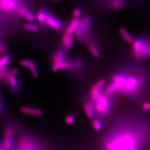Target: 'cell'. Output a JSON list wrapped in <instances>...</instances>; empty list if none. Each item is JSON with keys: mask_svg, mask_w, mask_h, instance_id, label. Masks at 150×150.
Instances as JSON below:
<instances>
[{"mask_svg": "<svg viewBox=\"0 0 150 150\" xmlns=\"http://www.w3.org/2000/svg\"><path fill=\"white\" fill-rule=\"evenodd\" d=\"M132 52L137 59L145 60L150 58V41L144 37H138L132 43Z\"/></svg>", "mask_w": 150, "mask_h": 150, "instance_id": "cell-1", "label": "cell"}, {"mask_svg": "<svg viewBox=\"0 0 150 150\" xmlns=\"http://www.w3.org/2000/svg\"><path fill=\"white\" fill-rule=\"evenodd\" d=\"M129 136H123L107 145L108 150H137L136 141Z\"/></svg>", "mask_w": 150, "mask_h": 150, "instance_id": "cell-2", "label": "cell"}, {"mask_svg": "<svg viewBox=\"0 0 150 150\" xmlns=\"http://www.w3.org/2000/svg\"><path fill=\"white\" fill-rule=\"evenodd\" d=\"M91 100L95 105H93L95 108L96 112L101 115H105L109 108V101L106 96L101 94L100 92L96 95H90Z\"/></svg>", "mask_w": 150, "mask_h": 150, "instance_id": "cell-3", "label": "cell"}, {"mask_svg": "<svg viewBox=\"0 0 150 150\" xmlns=\"http://www.w3.org/2000/svg\"><path fill=\"white\" fill-rule=\"evenodd\" d=\"M112 83L108 86L106 92L108 95H112L118 90H120L126 81V77L120 74H116L112 77Z\"/></svg>", "mask_w": 150, "mask_h": 150, "instance_id": "cell-4", "label": "cell"}, {"mask_svg": "<svg viewBox=\"0 0 150 150\" xmlns=\"http://www.w3.org/2000/svg\"><path fill=\"white\" fill-rule=\"evenodd\" d=\"M91 26L90 18H86L79 21V25L75 33L79 38L84 39L86 37V33L89 30Z\"/></svg>", "mask_w": 150, "mask_h": 150, "instance_id": "cell-5", "label": "cell"}, {"mask_svg": "<svg viewBox=\"0 0 150 150\" xmlns=\"http://www.w3.org/2000/svg\"><path fill=\"white\" fill-rule=\"evenodd\" d=\"M53 71H57L59 70L74 71L76 70L75 62L64 60L58 63H54L52 66Z\"/></svg>", "mask_w": 150, "mask_h": 150, "instance_id": "cell-6", "label": "cell"}, {"mask_svg": "<svg viewBox=\"0 0 150 150\" xmlns=\"http://www.w3.org/2000/svg\"><path fill=\"white\" fill-rule=\"evenodd\" d=\"M137 80L135 77H131L128 79H126L124 86L120 89L124 93L129 94L136 91L139 86Z\"/></svg>", "mask_w": 150, "mask_h": 150, "instance_id": "cell-7", "label": "cell"}, {"mask_svg": "<svg viewBox=\"0 0 150 150\" xmlns=\"http://www.w3.org/2000/svg\"><path fill=\"white\" fill-rule=\"evenodd\" d=\"M15 130L13 126H9L6 128L4 132V147L6 150L10 149L11 146L12 139L14 134Z\"/></svg>", "mask_w": 150, "mask_h": 150, "instance_id": "cell-8", "label": "cell"}, {"mask_svg": "<svg viewBox=\"0 0 150 150\" xmlns=\"http://www.w3.org/2000/svg\"><path fill=\"white\" fill-rule=\"evenodd\" d=\"M45 21L48 26H49L54 30H60L62 28V23L59 21V20L56 18L54 16L51 15L49 14H47Z\"/></svg>", "mask_w": 150, "mask_h": 150, "instance_id": "cell-9", "label": "cell"}, {"mask_svg": "<svg viewBox=\"0 0 150 150\" xmlns=\"http://www.w3.org/2000/svg\"><path fill=\"white\" fill-rule=\"evenodd\" d=\"M17 6L16 0H10L7 1H0V9L4 12H10L14 10Z\"/></svg>", "mask_w": 150, "mask_h": 150, "instance_id": "cell-10", "label": "cell"}, {"mask_svg": "<svg viewBox=\"0 0 150 150\" xmlns=\"http://www.w3.org/2000/svg\"><path fill=\"white\" fill-rule=\"evenodd\" d=\"M8 83L10 90L14 94H17L20 92L21 89L20 83L15 76H12L9 79Z\"/></svg>", "mask_w": 150, "mask_h": 150, "instance_id": "cell-11", "label": "cell"}, {"mask_svg": "<svg viewBox=\"0 0 150 150\" xmlns=\"http://www.w3.org/2000/svg\"><path fill=\"white\" fill-rule=\"evenodd\" d=\"M79 21L78 18H75L71 21L67 28L65 34L68 35H72L75 33L79 25Z\"/></svg>", "mask_w": 150, "mask_h": 150, "instance_id": "cell-12", "label": "cell"}, {"mask_svg": "<svg viewBox=\"0 0 150 150\" xmlns=\"http://www.w3.org/2000/svg\"><path fill=\"white\" fill-rule=\"evenodd\" d=\"M62 45L66 49H70L74 43V38L72 35L64 34L62 38Z\"/></svg>", "mask_w": 150, "mask_h": 150, "instance_id": "cell-13", "label": "cell"}, {"mask_svg": "<svg viewBox=\"0 0 150 150\" xmlns=\"http://www.w3.org/2000/svg\"><path fill=\"white\" fill-rule=\"evenodd\" d=\"M18 13L19 14L22 16L23 18H26L29 21H33L35 20V17L29 10L26 9L21 8L18 10Z\"/></svg>", "mask_w": 150, "mask_h": 150, "instance_id": "cell-14", "label": "cell"}, {"mask_svg": "<svg viewBox=\"0 0 150 150\" xmlns=\"http://www.w3.org/2000/svg\"><path fill=\"white\" fill-rule=\"evenodd\" d=\"M66 57V54L65 51L62 49L59 50L56 52L53 58V64L58 63L61 61H64L65 60Z\"/></svg>", "mask_w": 150, "mask_h": 150, "instance_id": "cell-15", "label": "cell"}, {"mask_svg": "<svg viewBox=\"0 0 150 150\" xmlns=\"http://www.w3.org/2000/svg\"><path fill=\"white\" fill-rule=\"evenodd\" d=\"M105 83H106V82H105V80L104 79L100 80L97 82L92 87L91 91V95H96V94L99 93L101 89L104 87Z\"/></svg>", "mask_w": 150, "mask_h": 150, "instance_id": "cell-16", "label": "cell"}, {"mask_svg": "<svg viewBox=\"0 0 150 150\" xmlns=\"http://www.w3.org/2000/svg\"><path fill=\"white\" fill-rule=\"evenodd\" d=\"M119 32L121 36L124 38L125 40H126L129 44H132L135 38H134L132 35L130 34L127 30L122 28L119 29Z\"/></svg>", "mask_w": 150, "mask_h": 150, "instance_id": "cell-17", "label": "cell"}, {"mask_svg": "<svg viewBox=\"0 0 150 150\" xmlns=\"http://www.w3.org/2000/svg\"><path fill=\"white\" fill-rule=\"evenodd\" d=\"M110 6L114 10H121L125 7V2L124 0H111Z\"/></svg>", "mask_w": 150, "mask_h": 150, "instance_id": "cell-18", "label": "cell"}, {"mask_svg": "<svg viewBox=\"0 0 150 150\" xmlns=\"http://www.w3.org/2000/svg\"><path fill=\"white\" fill-rule=\"evenodd\" d=\"M84 109L87 117L89 119H92L94 116L93 104L91 103L90 102L87 103L84 106Z\"/></svg>", "mask_w": 150, "mask_h": 150, "instance_id": "cell-19", "label": "cell"}, {"mask_svg": "<svg viewBox=\"0 0 150 150\" xmlns=\"http://www.w3.org/2000/svg\"><path fill=\"white\" fill-rule=\"evenodd\" d=\"M19 73L18 69L16 68L11 69V71H9L7 74L3 77V83L4 85H7L9 82V80L10 77L12 76H16Z\"/></svg>", "mask_w": 150, "mask_h": 150, "instance_id": "cell-20", "label": "cell"}, {"mask_svg": "<svg viewBox=\"0 0 150 150\" xmlns=\"http://www.w3.org/2000/svg\"><path fill=\"white\" fill-rule=\"evenodd\" d=\"M88 49L91 54L94 57H99L101 53L96 44L94 43H91L88 45Z\"/></svg>", "mask_w": 150, "mask_h": 150, "instance_id": "cell-21", "label": "cell"}, {"mask_svg": "<svg viewBox=\"0 0 150 150\" xmlns=\"http://www.w3.org/2000/svg\"><path fill=\"white\" fill-rule=\"evenodd\" d=\"M10 57L6 55H3L0 57V68L7 67L10 62Z\"/></svg>", "mask_w": 150, "mask_h": 150, "instance_id": "cell-22", "label": "cell"}, {"mask_svg": "<svg viewBox=\"0 0 150 150\" xmlns=\"http://www.w3.org/2000/svg\"><path fill=\"white\" fill-rule=\"evenodd\" d=\"M92 125L94 129L97 131H99L102 129V123L101 120L98 118L93 119L92 122Z\"/></svg>", "mask_w": 150, "mask_h": 150, "instance_id": "cell-23", "label": "cell"}, {"mask_svg": "<svg viewBox=\"0 0 150 150\" xmlns=\"http://www.w3.org/2000/svg\"><path fill=\"white\" fill-rule=\"evenodd\" d=\"M76 117L74 114H69L65 117V121L68 125H72L76 121Z\"/></svg>", "mask_w": 150, "mask_h": 150, "instance_id": "cell-24", "label": "cell"}, {"mask_svg": "<svg viewBox=\"0 0 150 150\" xmlns=\"http://www.w3.org/2000/svg\"><path fill=\"white\" fill-rule=\"evenodd\" d=\"M24 28L26 30L28 31L32 32H36L38 30V27L35 24H31V23H27L25 24Z\"/></svg>", "mask_w": 150, "mask_h": 150, "instance_id": "cell-25", "label": "cell"}, {"mask_svg": "<svg viewBox=\"0 0 150 150\" xmlns=\"http://www.w3.org/2000/svg\"><path fill=\"white\" fill-rule=\"evenodd\" d=\"M47 13L44 11H41L38 13L37 15V18L38 21L40 22L45 21L47 16Z\"/></svg>", "mask_w": 150, "mask_h": 150, "instance_id": "cell-26", "label": "cell"}, {"mask_svg": "<svg viewBox=\"0 0 150 150\" xmlns=\"http://www.w3.org/2000/svg\"><path fill=\"white\" fill-rule=\"evenodd\" d=\"M20 64L23 67H26V68H30L33 66L35 65V63L33 61H31L30 60H22L20 61Z\"/></svg>", "mask_w": 150, "mask_h": 150, "instance_id": "cell-27", "label": "cell"}, {"mask_svg": "<svg viewBox=\"0 0 150 150\" xmlns=\"http://www.w3.org/2000/svg\"><path fill=\"white\" fill-rule=\"evenodd\" d=\"M30 69V71H31V74L34 78H37L39 77L38 72L37 71V68L36 67L35 65L33 66Z\"/></svg>", "mask_w": 150, "mask_h": 150, "instance_id": "cell-28", "label": "cell"}, {"mask_svg": "<svg viewBox=\"0 0 150 150\" xmlns=\"http://www.w3.org/2000/svg\"><path fill=\"white\" fill-rule=\"evenodd\" d=\"M31 115L36 116H41L43 115V112L39 109H31Z\"/></svg>", "mask_w": 150, "mask_h": 150, "instance_id": "cell-29", "label": "cell"}, {"mask_svg": "<svg viewBox=\"0 0 150 150\" xmlns=\"http://www.w3.org/2000/svg\"><path fill=\"white\" fill-rule=\"evenodd\" d=\"M7 67L0 68V78H3L9 71Z\"/></svg>", "mask_w": 150, "mask_h": 150, "instance_id": "cell-30", "label": "cell"}, {"mask_svg": "<svg viewBox=\"0 0 150 150\" xmlns=\"http://www.w3.org/2000/svg\"><path fill=\"white\" fill-rule=\"evenodd\" d=\"M20 111L21 113L26 114V115H31V109L27 108L26 106H23L20 108Z\"/></svg>", "mask_w": 150, "mask_h": 150, "instance_id": "cell-31", "label": "cell"}, {"mask_svg": "<svg viewBox=\"0 0 150 150\" xmlns=\"http://www.w3.org/2000/svg\"><path fill=\"white\" fill-rule=\"evenodd\" d=\"M81 13H82V12L80 9H76L73 11V15L75 18H78L79 17H81Z\"/></svg>", "mask_w": 150, "mask_h": 150, "instance_id": "cell-32", "label": "cell"}, {"mask_svg": "<svg viewBox=\"0 0 150 150\" xmlns=\"http://www.w3.org/2000/svg\"><path fill=\"white\" fill-rule=\"evenodd\" d=\"M143 110L145 112H148L150 111V103L149 102H146L143 104Z\"/></svg>", "mask_w": 150, "mask_h": 150, "instance_id": "cell-33", "label": "cell"}, {"mask_svg": "<svg viewBox=\"0 0 150 150\" xmlns=\"http://www.w3.org/2000/svg\"><path fill=\"white\" fill-rule=\"evenodd\" d=\"M6 51L5 46L3 43L0 42V54H3Z\"/></svg>", "mask_w": 150, "mask_h": 150, "instance_id": "cell-34", "label": "cell"}, {"mask_svg": "<svg viewBox=\"0 0 150 150\" xmlns=\"http://www.w3.org/2000/svg\"><path fill=\"white\" fill-rule=\"evenodd\" d=\"M4 108V105L1 102V98H0V114H1L3 112V108Z\"/></svg>", "mask_w": 150, "mask_h": 150, "instance_id": "cell-35", "label": "cell"}, {"mask_svg": "<svg viewBox=\"0 0 150 150\" xmlns=\"http://www.w3.org/2000/svg\"><path fill=\"white\" fill-rule=\"evenodd\" d=\"M0 150H4V149L2 147H0Z\"/></svg>", "mask_w": 150, "mask_h": 150, "instance_id": "cell-36", "label": "cell"}, {"mask_svg": "<svg viewBox=\"0 0 150 150\" xmlns=\"http://www.w3.org/2000/svg\"><path fill=\"white\" fill-rule=\"evenodd\" d=\"M0 98H1V92H0Z\"/></svg>", "mask_w": 150, "mask_h": 150, "instance_id": "cell-37", "label": "cell"}, {"mask_svg": "<svg viewBox=\"0 0 150 150\" xmlns=\"http://www.w3.org/2000/svg\"><path fill=\"white\" fill-rule=\"evenodd\" d=\"M31 150V149H26H26H24V150Z\"/></svg>", "mask_w": 150, "mask_h": 150, "instance_id": "cell-38", "label": "cell"}, {"mask_svg": "<svg viewBox=\"0 0 150 150\" xmlns=\"http://www.w3.org/2000/svg\"><path fill=\"white\" fill-rule=\"evenodd\" d=\"M1 78H0V82H1Z\"/></svg>", "mask_w": 150, "mask_h": 150, "instance_id": "cell-39", "label": "cell"}, {"mask_svg": "<svg viewBox=\"0 0 150 150\" xmlns=\"http://www.w3.org/2000/svg\"><path fill=\"white\" fill-rule=\"evenodd\" d=\"M55 1H57V0H55Z\"/></svg>", "mask_w": 150, "mask_h": 150, "instance_id": "cell-40", "label": "cell"}]
</instances>
